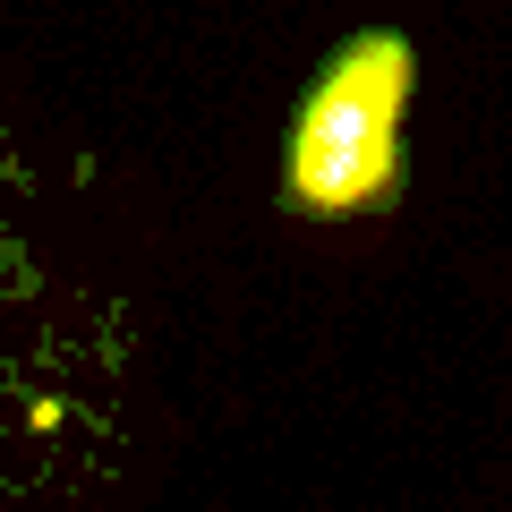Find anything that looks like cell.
<instances>
[{
    "instance_id": "cell-1",
    "label": "cell",
    "mask_w": 512,
    "mask_h": 512,
    "mask_svg": "<svg viewBox=\"0 0 512 512\" xmlns=\"http://www.w3.org/2000/svg\"><path fill=\"white\" fill-rule=\"evenodd\" d=\"M410 94H419V52L393 26H359L325 52L282 137V214L299 222H359L384 214L410 180Z\"/></svg>"
},
{
    "instance_id": "cell-2",
    "label": "cell",
    "mask_w": 512,
    "mask_h": 512,
    "mask_svg": "<svg viewBox=\"0 0 512 512\" xmlns=\"http://www.w3.org/2000/svg\"><path fill=\"white\" fill-rule=\"evenodd\" d=\"M0 256H9V239H0Z\"/></svg>"
}]
</instances>
